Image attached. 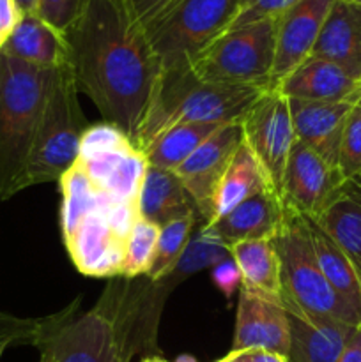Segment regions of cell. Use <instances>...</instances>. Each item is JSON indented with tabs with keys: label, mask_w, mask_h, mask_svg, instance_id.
Listing matches in <instances>:
<instances>
[{
	"label": "cell",
	"mask_w": 361,
	"mask_h": 362,
	"mask_svg": "<svg viewBox=\"0 0 361 362\" xmlns=\"http://www.w3.org/2000/svg\"><path fill=\"white\" fill-rule=\"evenodd\" d=\"M64 35L78 90L134 144L163 71L145 28L124 0H87Z\"/></svg>",
	"instance_id": "obj_1"
},
{
	"label": "cell",
	"mask_w": 361,
	"mask_h": 362,
	"mask_svg": "<svg viewBox=\"0 0 361 362\" xmlns=\"http://www.w3.org/2000/svg\"><path fill=\"white\" fill-rule=\"evenodd\" d=\"M268 90L204 81L191 64L163 67L134 145L147 151L161 134L183 124L241 122Z\"/></svg>",
	"instance_id": "obj_2"
},
{
	"label": "cell",
	"mask_w": 361,
	"mask_h": 362,
	"mask_svg": "<svg viewBox=\"0 0 361 362\" xmlns=\"http://www.w3.org/2000/svg\"><path fill=\"white\" fill-rule=\"evenodd\" d=\"M55 69L0 52V200L18 193Z\"/></svg>",
	"instance_id": "obj_3"
},
{
	"label": "cell",
	"mask_w": 361,
	"mask_h": 362,
	"mask_svg": "<svg viewBox=\"0 0 361 362\" xmlns=\"http://www.w3.org/2000/svg\"><path fill=\"white\" fill-rule=\"evenodd\" d=\"M78 95L71 62L57 67L18 193L30 186L59 182L76 165L81 138L91 126Z\"/></svg>",
	"instance_id": "obj_4"
},
{
	"label": "cell",
	"mask_w": 361,
	"mask_h": 362,
	"mask_svg": "<svg viewBox=\"0 0 361 362\" xmlns=\"http://www.w3.org/2000/svg\"><path fill=\"white\" fill-rule=\"evenodd\" d=\"M280 258L282 296L303 310L326 315L360 327L361 318L326 279L303 216L285 209V218L275 237Z\"/></svg>",
	"instance_id": "obj_5"
},
{
	"label": "cell",
	"mask_w": 361,
	"mask_h": 362,
	"mask_svg": "<svg viewBox=\"0 0 361 362\" xmlns=\"http://www.w3.org/2000/svg\"><path fill=\"white\" fill-rule=\"evenodd\" d=\"M276 20L234 28L207 46L191 67L209 83L271 90Z\"/></svg>",
	"instance_id": "obj_6"
},
{
	"label": "cell",
	"mask_w": 361,
	"mask_h": 362,
	"mask_svg": "<svg viewBox=\"0 0 361 362\" xmlns=\"http://www.w3.org/2000/svg\"><path fill=\"white\" fill-rule=\"evenodd\" d=\"M241 0H173L145 27L149 42L163 67L191 64L211 42L225 34L237 16Z\"/></svg>",
	"instance_id": "obj_7"
},
{
	"label": "cell",
	"mask_w": 361,
	"mask_h": 362,
	"mask_svg": "<svg viewBox=\"0 0 361 362\" xmlns=\"http://www.w3.org/2000/svg\"><path fill=\"white\" fill-rule=\"evenodd\" d=\"M130 338L115 311L98 306L66 324L46 322L35 346L52 362H130Z\"/></svg>",
	"instance_id": "obj_8"
},
{
	"label": "cell",
	"mask_w": 361,
	"mask_h": 362,
	"mask_svg": "<svg viewBox=\"0 0 361 362\" xmlns=\"http://www.w3.org/2000/svg\"><path fill=\"white\" fill-rule=\"evenodd\" d=\"M76 163L112 200L138 205L149 163L144 152L115 126L108 122L88 126Z\"/></svg>",
	"instance_id": "obj_9"
},
{
	"label": "cell",
	"mask_w": 361,
	"mask_h": 362,
	"mask_svg": "<svg viewBox=\"0 0 361 362\" xmlns=\"http://www.w3.org/2000/svg\"><path fill=\"white\" fill-rule=\"evenodd\" d=\"M140 218L138 205L106 198L81 218L76 228L64 237L74 267L85 276H120L126 239Z\"/></svg>",
	"instance_id": "obj_10"
},
{
	"label": "cell",
	"mask_w": 361,
	"mask_h": 362,
	"mask_svg": "<svg viewBox=\"0 0 361 362\" xmlns=\"http://www.w3.org/2000/svg\"><path fill=\"white\" fill-rule=\"evenodd\" d=\"M241 126L244 141L260 163L273 189L280 197L287 161L297 140L289 99L278 88H271L251 106L246 117L241 120Z\"/></svg>",
	"instance_id": "obj_11"
},
{
	"label": "cell",
	"mask_w": 361,
	"mask_h": 362,
	"mask_svg": "<svg viewBox=\"0 0 361 362\" xmlns=\"http://www.w3.org/2000/svg\"><path fill=\"white\" fill-rule=\"evenodd\" d=\"M343 180L338 168L296 140L283 173L280 200L289 211L315 219L331 204Z\"/></svg>",
	"instance_id": "obj_12"
},
{
	"label": "cell",
	"mask_w": 361,
	"mask_h": 362,
	"mask_svg": "<svg viewBox=\"0 0 361 362\" xmlns=\"http://www.w3.org/2000/svg\"><path fill=\"white\" fill-rule=\"evenodd\" d=\"M243 140L241 122L225 124L183 165L173 170L188 197L193 202L197 214L204 218V225L211 221L216 191L225 175V170L232 161L234 152Z\"/></svg>",
	"instance_id": "obj_13"
},
{
	"label": "cell",
	"mask_w": 361,
	"mask_h": 362,
	"mask_svg": "<svg viewBox=\"0 0 361 362\" xmlns=\"http://www.w3.org/2000/svg\"><path fill=\"white\" fill-rule=\"evenodd\" d=\"M289 324V362H338L357 327L303 310L280 296Z\"/></svg>",
	"instance_id": "obj_14"
},
{
	"label": "cell",
	"mask_w": 361,
	"mask_h": 362,
	"mask_svg": "<svg viewBox=\"0 0 361 362\" xmlns=\"http://www.w3.org/2000/svg\"><path fill=\"white\" fill-rule=\"evenodd\" d=\"M333 2L335 0H301L276 20L273 88L311 55Z\"/></svg>",
	"instance_id": "obj_15"
},
{
	"label": "cell",
	"mask_w": 361,
	"mask_h": 362,
	"mask_svg": "<svg viewBox=\"0 0 361 362\" xmlns=\"http://www.w3.org/2000/svg\"><path fill=\"white\" fill-rule=\"evenodd\" d=\"M232 350H268L287 357L289 324L280 297L260 296L241 288Z\"/></svg>",
	"instance_id": "obj_16"
},
{
	"label": "cell",
	"mask_w": 361,
	"mask_h": 362,
	"mask_svg": "<svg viewBox=\"0 0 361 362\" xmlns=\"http://www.w3.org/2000/svg\"><path fill=\"white\" fill-rule=\"evenodd\" d=\"M361 98V90L342 101H303L289 99L290 117L297 141L338 168L340 144L347 117Z\"/></svg>",
	"instance_id": "obj_17"
},
{
	"label": "cell",
	"mask_w": 361,
	"mask_h": 362,
	"mask_svg": "<svg viewBox=\"0 0 361 362\" xmlns=\"http://www.w3.org/2000/svg\"><path fill=\"white\" fill-rule=\"evenodd\" d=\"M310 57L342 67L361 81V6L353 0H335Z\"/></svg>",
	"instance_id": "obj_18"
},
{
	"label": "cell",
	"mask_w": 361,
	"mask_h": 362,
	"mask_svg": "<svg viewBox=\"0 0 361 362\" xmlns=\"http://www.w3.org/2000/svg\"><path fill=\"white\" fill-rule=\"evenodd\" d=\"M285 218V207L275 189H264L237 205L211 225L227 247L243 240L275 239Z\"/></svg>",
	"instance_id": "obj_19"
},
{
	"label": "cell",
	"mask_w": 361,
	"mask_h": 362,
	"mask_svg": "<svg viewBox=\"0 0 361 362\" xmlns=\"http://www.w3.org/2000/svg\"><path fill=\"white\" fill-rule=\"evenodd\" d=\"M276 88L287 99L342 101L361 90V81L329 60L308 57Z\"/></svg>",
	"instance_id": "obj_20"
},
{
	"label": "cell",
	"mask_w": 361,
	"mask_h": 362,
	"mask_svg": "<svg viewBox=\"0 0 361 362\" xmlns=\"http://www.w3.org/2000/svg\"><path fill=\"white\" fill-rule=\"evenodd\" d=\"M315 221L349 257L361 278V172L343 180Z\"/></svg>",
	"instance_id": "obj_21"
},
{
	"label": "cell",
	"mask_w": 361,
	"mask_h": 362,
	"mask_svg": "<svg viewBox=\"0 0 361 362\" xmlns=\"http://www.w3.org/2000/svg\"><path fill=\"white\" fill-rule=\"evenodd\" d=\"M0 52L50 69H57L71 62L66 35L50 27L38 14L21 16Z\"/></svg>",
	"instance_id": "obj_22"
},
{
	"label": "cell",
	"mask_w": 361,
	"mask_h": 362,
	"mask_svg": "<svg viewBox=\"0 0 361 362\" xmlns=\"http://www.w3.org/2000/svg\"><path fill=\"white\" fill-rule=\"evenodd\" d=\"M138 214L154 225L165 226L197 214V211L176 172L149 165L138 197Z\"/></svg>",
	"instance_id": "obj_23"
},
{
	"label": "cell",
	"mask_w": 361,
	"mask_h": 362,
	"mask_svg": "<svg viewBox=\"0 0 361 362\" xmlns=\"http://www.w3.org/2000/svg\"><path fill=\"white\" fill-rule=\"evenodd\" d=\"M264 189H273L271 182H269L264 168L257 161L251 148L243 140L237 151L234 152L232 161H230L229 168L225 170V175L219 182L214 197V205H212V218L211 221L205 223V226L214 225L218 219L234 211L237 205Z\"/></svg>",
	"instance_id": "obj_24"
},
{
	"label": "cell",
	"mask_w": 361,
	"mask_h": 362,
	"mask_svg": "<svg viewBox=\"0 0 361 362\" xmlns=\"http://www.w3.org/2000/svg\"><path fill=\"white\" fill-rule=\"evenodd\" d=\"M229 253L243 276L241 288L268 297L282 296L280 258L275 239L236 243L229 246Z\"/></svg>",
	"instance_id": "obj_25"
},
{
	"label": "cell",
	"mask_w": 361,
	"mask_h": 362,
	"mask_svg": "<svg viewBox=\"0 0 361 362\" xmlns=\"http://www.w3.org/2000/svg\"><path fill=\"white\" fill-rule=\"evenodd\" d=\"M304 221H306L308 233H310L311 244H314L315 257H317L326 279L335 288V292L353 308L354 313L361 318V278L356 267L315 219L304 218Z\"/></svg>",
	"instance_id": "obj_26"
},
{
	"label": "cell",
	"mask_w": 361,
	"mask_h": 362,
	"mask_svg": "<svg viewBox=\"0 0 361 362\" xmlns=\"http://www.w3.org/2000/svg\"><path fill=\"white\" fill-rule=\"evenodd\" d=\"M225 124H183L166 131L144 152L151 166L176 170Z\"/></svg>",
	"instance_id": "obj_27"
},
{
	"label": "cell",
	"mask_w": 361,
	"mask_h": 362,
	"mask_svg": "<svg viewBox=\"0 0 361 362\" xmlns=\"http://www.w3.org/2000/svg\"><path fill=\"white\" fill-rule=\"evenodd\" d=\"M59 186L62 191V207H60L62 237L69 235L87 212L110 198L92 184L78 163L69 172L64 173L62 179L59 180Z\"/></svg>",
	"instance_id": "obj_28"
},
{
	"label": "cell",
	"mask_w": 361,
	"mask_h": 362,
	"mask_svg": "<svg viewBox=\"0 0 361 362\" xmlns=\"http://www.w3.org/2000/svg\"><path fill=\"white\" fill-rule=\"evenodd\" d=\"M195 216L197 214L186 216V218L176 219V221L161 226L154 262H152L151 269L147 272L152 281H159L161 278L168 276L170 272L176 271L177 262H179L180 255H183L184 247L190 240L191 230H193L195 225Z\"/></svg>",
	"instance_id": "obj_29"
},
{
	"label": "cell",
	"mask_w": 361,
	"mask_h": 362,
	"mask_svg": "<svg viewBox=\"0 0 361 362\" xmlns=\"http://www.w3.org/2000/svg\"><path fill=\"white\" fill-rule=\"evenodd\" d=\"M161 226L138 218L131 228L124 247V262L120 276L131 279L140 274H147L154 262L156 246H158Z\"/></svg>",
	"instance_id": "obj_30"
},
{
	"label": "cell",
	"mask_w": 361,
	"mask_h": 362,
	"mask_svg": "<svg viewBox=\"0 0 361 362\" xmlns=\"http://www.w3.org/2000/svg\"><path fill=\"white\" fill-rule=\"evenodd\" d=\"M229 257V247L216 235L214 230L204 225L193 239L188 240L176 265V271L183 272V274H193V272L214 267Z\"/></svg>",
	"instance_id": "obj_31"
},
{
	"label": "cell",
	"mask_w": 361,
	"mask_h": 362,
	"mask_svg": "<svg viewBox=\"0 0 361 362\" xmlns=\"http://www.w3.org/2000/svg\"><path fill=\"white\" fill-rule=\"evenodd\" d=\"M338 170L343 179L361 172V98L347 117L338 156Z\"/></svg>",
	"instance_id": "obj_32"
},
{
	"label": "cell",
	"mask_w": 361,
	"mask_h": 362,
	"mask_svg": "<svg viewBox=\"0 0 361 362\" xmlns=\"http://www.w3.org/2000/svg\"><path fill=\"white\" fill-rule=\"evenodd\" d=\"M301 0H241L237 16L234 18L229 30L246 27L264 20H278L282 14L292 9ZM227 30V32H229Z\"/></svg>",
	"instance_id": "obj_33"
},
{
	"label": "cell",
	"mask_w": 361,
	"mask_h": 362,
	"mask_svg": "<svg viewBox=\"0 0 361 362\" xmlns=\"http://www.w3.org/2000/svg\"><path fill=\"white\" fill-rule=\"evenodd\" d=\"M46 322L21 320L11 315L0 313V359L7 349L21 343L35 345L45 329Z\"/></svg>",
	"instance_id": "obj_34"
},
{
	"label": "cell",
	"mask_w": 361,
	"mask_h": 362,
	"mask_svg": "<svg viewBox=\"0 0 361 362\" xmlns=\"http://www.w3.org/2000/svg\"><path fill=\"white\" fill-rule=\"evenodd\" d=\"M87 0H39L38 16L42 21L66 34L84 13Z\"/></svg>",
	"instance_id": "obj_35"
},
{
	"label": "cell",
	"mask_w": 361,
	"mask_h": 362,
	"mask_svg": "<svg viewBox=\"0 0 361 362\" xmlns=\"http://www.w3.org/2000/svg\"><path fill=\"white\" fill-rule=\"evenodd\" d=\"M212 281H214V285L218 286V290L227 299H230L236 293V290L241 288L243 276H241L239 267L232 260V257L225 258V260L212 267Z\"/></svg>",
	"instance_id": "obj_36"
},
{
	"label": "cell",
	"mask_w": 361,
	"mask_h": 362,
	"mask_svg": "<svg viewBox=\"0 0 361 362\" xmlns=\"http://www.w3.org/2000/svg\"><path fill=\"white\" fill-rule=\"evenodd\" d=\"M172 2L173 0H124L131 18L144 28L152 20H156Z\"/></svg>",
	"instance_id": "obj_37"
},
{
	"label": "cell",
	"mask_w": 361,
	"mask_h": 362,
	"mask_svg": "<svg viewBox=\"0 0 361 362\" xmlns=\"http://www.w3.org/2000/svg\"><path fill=\"white\" fill-rule=\"evenodd\" d=\"M21 14L13 0H0V49L4 48L14 27L20 21Z\"/></svg>",
	"instance_id": "obj_38"
},
{
	"label": "cell",
	"mask_w": 361,
	"mask_h": 362,
	"mask_svg": "<svg viewBox=\"0 0 361 362\" xmlns=\"http://www.w3.org/2000/svg\"><path fill=\"white\" fill-rule=\"evenodd\" d=\"M239 362H289L287 357L280 356V354L268 352V350H244V352H234Z\"/></svg>",
	"instance_id": "obj_39"
},
{
	"label": "cell",
	"mask_w": 361,
	"mask_h": 362,
	"mask_svg": "<svg viewBox=\"0 0 361 362\" xmlns=\"http://www.w3.org/2000/svg\"><path fill=\"white\" fill-rule=\"evenodd\" d=\"M338 362H361V325L356 329L350 341L347 343Z\"/></svg>",
	"instance_id": "obj_40"
},
{
	"label": "cell",
	"mask_w": 361,
	"mask_h": 362,
	"mask_svg": "<svg viewBox=\"0 0 361 362\" xmlns=\"http://www.w3.org/2000/svg\"><path fill=\"white\" fill-rule=\"evenodd\" d=\"M14 6L18 7L21 16H27V14H35L38 13L39 0H13Z\"/></svg>",
	"instance_id": "obj_41"
},
{
	"label": "cell",
	"mask_w": 361,
	"mask_h": 362,
	"mask_svg": "<svg viewBox=\"0 0 361 362\" xmlns=\"http://www.w3.org/2000/svg\"><path fill=\"white\" fill-rule=\"evenodd\" d=\"M216 362H239V361H237V357L234 356L232 352H229L225 357H223V359H219V361H216Z\"/></svg>",
	"instance_id": "obj_42"
},
{
	"label": "cell",
	"mask_w": 361,
	"mask_h": 362,
	"mask_svg": "<svg viewBox=\"0 0 361 362\" xmlns=\"http://www.w3.org/2000/svg\"><path fill=\"white\" fill-rule=\"evenodd\" d=\"M142 362H166V361L161 359V357H154V356H152V357H147V359H144Z\"/></svg>",
	"instance_id": "obj_43"
},
{
	"label": "cell",
	"mask_w": 361,
	"mask_h": 362,
	"mask_svg": "<svg viewBox=\"0 0 361 362\" xmlns=\"http://www.w3.org/2000/svg\"><path fill=\"white\" fill-rule=\"evenodd\" d=\"M39 362H52V359H50V356L46 352H41V361Z\"/></svg>",
	"instance_id": "obj_44"
},
{
	"label": "cell",
	"mask_w": 361,
	"mask_h": 362,
	"mask_svg": "<svg viewBox=\"0 0 361 362\" xmlns=\"http://www.w3.org/2000/svg\"><path fill=\"white\" fill-rule=\"evenodd\" d=\"M353 2H357V4H360V6H361V0H353Z\"/></svg>",
	"instance_id": "obj_45"
}]
</instances>
